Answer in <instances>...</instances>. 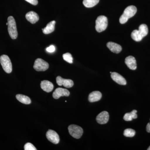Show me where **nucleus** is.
Wrapping results in <instances>:
<instances>
[{
    "label": "nucleus",
    "instance_id": "f257e3e1",
    "mask_svg": "<svg viewBox=\"0 0 150 150\" xmlns=\"http://www.w3.org/2000/svg\"><path fill=\"white\" fill-rule=\"evenodd\" d=\"M137 12V8L135 6H130L127 7L120 17L119 22L121 24H124L128 21L129 18L134 16Z\"/></svg>",
    "mask_w": 150,
    "mask_h": 150
},
{
    "label": "nucleus",
    "instance_id": "f03ea898",
    "mask_svg": "<svg viewBox=\"0 0 150 150\" xmlns=\"http://www.w3.org/2000/svg\"><path fill=\"white\" fill-rule=\"evenodd\" d=\"M8 30L10 36L12 39H16L18 37L16 23L13 17H8Z\"/></svg>",
    "mask_w": 150,
    "mask_h": 150
},
{
    "label": "nucleus",
    "instance_id": "7ed1b4c3",
    "mask_svg": "<svg viewBox=\"0 0 150 150\" xmlns=\"http://www.w3.org/2000/svg\"><path fill=\"white\" fill-rule=\"evenodd\" d=\"M108 19L104 16H100L97 18L96 21V29L98 32L104 31L107 28Z\"/></svg>",
    "mask_w": 150,
    "mask_h": 150
},
{
    "label": "nucleus",
    "instance_id": "20e7f679",
    "mask_svg": "<svg viewBox=\"0 0 150 150\" xmlns=\"http://www.w3.org/2000/svg\"><path fill=\"white\" fill-rule=\"evenodd\" d=\"M0 63L3 69L8 74H10L12 71V65L10 59L8 56L3 55L0 57Z\"/></svg>",
    "mask_w": 150,
    "mask_h": 150
},
{
    "label": "nucleus",
    "instance_id": "39448f33",
    "mask_svg": "<svg viewBox=\"0 0 150 150\" xmlns=\"http://www.w3.org/2000/svg\"><path fill=\"white\" fill-rule=\"evenodd\" d=\"M68 130L70 135L75 139H80L83 134L82 128L77 125H70L68 127Z\"/></svg>",
    "mask_w": 150,
    "mask_h": 150
},
{
    "label": "nucleus",
    "instance_id": "423d86ee",
    "mask_svg": "<svg viewBox=\"0 0 150 150\" xmlns=\"http://www.w3.org/2000/svg\"><path fill=\"white\" fill-rule=\"evenodd\" d=\"M49 64L47 62L41 59L35 60L33 68L37 71H44L48 69Z\"/></svg>",
    "mask_w": 150,
    "mask_h": 150
},
{
    "label": "nucleus",
    "instance_id": "0eeeda50",
    "mask_svg": "<svg viewBox=\"0 0 150 150\" xmlns=\"http://www.w3.org/2000/svg\"><path fill=\"white\" fill-rule=\"evenodd\" d=\"M46 137L48 141L55 144H59L60 141L59 135L53 130H48L46 133Z\"/></svg>",
    "mask_w": 150,
    "mask_h": 150
},
{
    "label": "nucleus",
    "instance_id": "6e6552de",
    "mask_svg": "<svg viewBox=\"0 0 150 150\" xmlns=\"http://www.w3.org/2000/svg\"><path fill=\"white\" fill-rule=\"evenodd\" d=\"M56 83L59 86H64L67 88H71L74 86V82L71 79H66L62 78L60 76H58L56 78Z\"/></svg>",
    "mask_w": 150,
    "mask_h": 150
},
{
    "label": "nucleus",
    "instance_id": "1a4fd4ad",
    "mask_svg": "<svg viewBox=\"0 0 150 150\" xmlns=\"http://www.w3.org/2000/svg\"><path fill=\"white\" fill-rule=\"evenodd\" d=\"M70 92L67 89L58 88L55 90L53 93V97L55 99H57L62 96H69Z\"/></svg>",
    "mask_w": 150,
    "mask_h": 150
},
{
    "label": "nucleus",
    "instance_id": "9d476101",
    "mask_svg": "<svg viewBox=\"0 0 150 150\" xmlns=\"http://www.w3.org/2000/svg\"><path fill=\"white\" fill-rule=\"evenodd\" d=\"M109 115L107 111H103L100 113L97 116V122L100 124H105L107 123L109 120Z\"/></svg>",
    "mask_w": 150,
    "mask_h": 150
},
{
    "label": "nucleus",
    "instance_id": "9b49d317",
    "mask_svg": "<svg viewBox=\"0 0 150 150\" xmlns=\"http://www.w3.org/2000/svg\"><path fill=\"white\" fill-rule=\"evenodd\" d=\"M111 77L112 80L117 83L118 84L121 85H126L127 82L126 79L122 76L116 72H112L111 74Z\"/></svg>",
    "mask_w": 150,
    "mask_h": 150
},
{
    "label": "nucleus",
    "instance_id": "f8f14e48",
    "mask_svg": "<svg viewBox=\"0 0 150 150\" xmlns=\"http://www.w3.org/2000/svg\"><path fill=\"white\" fill-rule=\"evenodd\" d=\"M125 64L130 69L135 70L137 68V61L134 57L129 56L125 59Z\"/></svg>",
    "mask_w": 150,
    "mask_h": 150
},
{
    "label": "nucleus",
    "instance_id": "ddd939ff",
    "mask_svg": "<svg viewBox=\"0 0 150 150\" xmlns=\"http://www.w3.org/2000/svg\"><path fill=\"white\" fill-rule=\"evenodd\" d=\"M25 18L30 23L34 24L39 20V17L36 13L31 11L26 14Z\"/></svg>",
    "mask_w": 150,
    "mask_h": 150
},
{
    "label": "nucleus",
    "instance_id": "4468645a",
    "mask_svg": "<svg viewBox=\"0 0 150 150\" xmlns=\"http://www.w3.org/2000/svg\"><path fill=\"white\" fill-rule=\"evenodd\" d=\"M40 87L44 91L49 93L53 91L54 86L51 82L45 80L41 82Z\"/></svg>",
    "mask_w": 150,
    "mask_h": 150
},
{
    "label": "nucleus",
    "instance_id": "2eb2a0df",
    "mask_svg": "<svg viewBox=\"0 0 150 150\" xmlns=\"http://www.w3.org/2000/svg\"><path fill=\"white\" fill-rule=\"evenodd\" d=\"M107 46L110 51L115 54L120 53L122 50V47L119 44L114 42H108L107 43Z\"/></svg>",
    "mask_w": 150,
    "mask_h": 150
},
{
    "label": "nucleus",
    "instance_id": "dca6fc26",
    "mask_svg": "<svg viewBox=\"0 0 150 150\" xmlns=\"http://www.w3.org/2000/svg\"><path fill=\"white\" fill-rule=\"evenodd\" d=\"M101 97H102V94L100 92L93 91L89 95L88 100L90 102H96L100 100Z\"/></svg>",
    "mask_w": 150,
    "mask_h": 150
},
{
    "label": "nucleus",
    "instance_id": "f3484780",
    "mask_svg": "<svg viewBox=\"0 0 150 150\" xmlns=\"http://www.w3.org/2000/svg\"><path fill=\"white\" fill-rule=\"evenodd\" d=\"M56 21H55L50 22L47 25L46 27L42 29L43 33L45 34H48L54 32L55 30Z\"/></svg>",
    "mask_w": 150,
    "mask_h": 150
},
{
    "label": "nucleus",
    "instance_id": "a211bd4d",
    "mask_svg": "<svg viewBox=\"0 0 150 150\" xmlns=\"http://www.w3.org/2000/svg\"><path fill=\"white\" fill-rule=\"evenodd\" d=\"M16 98L19 101L23 104L28 105L31 103L30 98L24 95L17 94L16 96Z\"/></svg>",
    "mask_w": 150,
    "mask_h": 150
},
{
    "label": "nucleus",
    "instance_id": "6ab92c4d",
    "mask_svg": "<svg viewBox=\"0 0 150 150\" xmlns=\"http://www.w3.org/2000/svg\"><path fill=\"white\" fill-rule=\"evenodd\" d=\"M137 110H134L131 112L126 113L123 117V119L125 121H132L133 119H136L138 117L137 114Z\"/></svg>",
    "mask_w": 150,
    "mask_h": 150
},
{
    "label": "nucleus",
    "instance_id": "aec40b11",
    "mask_svg": "<svg viewBox=\"0 0 150 150\" xmlns=\"http://www.w3.org/2000/svg\"><path fill=\"white\" fill-rule=\"evenodd\" d=\"M131 36L133 40L137 42L141 41L144 38L142 36L139 30H133V32L131 33Z\"/></svg>",
    "mask_w": 150,
    "mask_h": 150
},
{
    "label": "nucleus",
    "instance_id": "412c9836",
    "mask_svg": "<svg viewBox=\"0 0 150 150\" xmlns=\"http://www.w3.org/2000/svg\"><path fill=\"white\" fill-rule=\"evenodd\" d=\"M99 0H83V3L86 7L92 8L99 3Z\"/></svg>",
    "mask_w": 150,
    "mask_h": 150
},
{
    "label": "nucleus",
    "instance_id": "4be33fe9",
    "mask_svg": "<svg viewBox=\"0 0 150 150\" xmlns=\"http://www.w3.org/2000/svg\"><path fill=\"white\" fill-rule=\"evenodd\" d=\"M139 30L143 37L146 36L149 32L147 25L145 24H142L140 25Z\"/></svg>",
    "mask_w": 150,
    "mask_h": 150
},
{
    "label": "nucleus",
    "instance_id": "5701e85b",
    "mask_svg": "<svg viewBox=\"0 0 150 150\" xmlns=\"http://www.w3.org/2000/svg\"><path fill=\"white\" fill-rule=\"evenodd\" d=\"M136 134V131L131 129H126L124 130L123 135L127 137H134Z\"/></svg>",
    "mask_w": 150,
    "mask_h": 150
},
{
    "label": "nucleus",
    "instance_id": "b1692460",
    "mask_svg": "<svg viewBox=\"0 0 150 150\" xmlns=\"http://www.w3.org/2000/svg\"><path fill=\"white\" fill-rule=\"evenodd\" d=\"M63 59L66 62L70 64H72L73 62V58L71 54L69 53H66L63 54Z\"/></svg>",
    "mask_w": 150,
    "mask_h": 150
},
{
    "label": "nucleus",
    "instance_id": "393cba45",
    "mask_svg": "<svg viewBox=\"0 0 150 150\" xmlns=\"http://www.w3.org/2000/svg\"><path fill=\"white\" fill-rule=\"evenodd\" d=\"M25 150H36L37 149L34 146V145L30 143H26L24 146Z\"/></svg>",
    "mask_w": 150,
    "mask_h": 150
},
{
    "label": "nucleus",
    "instance_id": "a878e982",
    "mask_svg": "<svg viewBox=\"0 0 150 150\" xmlns=\"http://www.w3.org/2000/svg\"><path fill=\"white\" fill-rule=\"evenodd\" d=\"M46 51L49 53H53L56 50V48L54 45H51L49 47H47L46 49Z\"/></svg>",
    "mask_w": 150,
    "mask_h": 150
},
{
    "label": "nucleus",
    "instance_id": "bb28decb",
    "mask_svg": "<svg viewBox=\"0 0 150 150\" xmlns=\"http://www.w3.org/2000/svg\"><path fill=\"white\" fill-rule=\"evenodd\" d=\"M25 1L31 4L34 6L37 5L38 4V0H25Z\"/></svg>",
    "mask_w": 150,
    "mask_h": 150
},
{
    "label": "nucleus",
    "instance_id": "cd10ccee",
    "mask_svg": "<svg viewBox=\"0 0 150 150\" xmlns=\"http://www.w3.org/2000/svg\"><path fill=\"white\" fill-rule=\"evenodd\" d=\"M146 131L148 132H149V133H150V122L148 123L147 125Z\"/></svg>",
    "mask_w": 150,
    "mask_h": 150
},
{
    "label": "nucleus",
    "instance_id": "c85d7f7f",
    "mask_svg": "<svg viewBox=\"0 0 150 150\" xmlns=\"http://www.w3.org/2000/svg\"><path fill=\"white\" fill-rule=\"evenodd\" d=\"M148 150H150V146L149 147V148L147 149Z\"/></svg>",
    "mask_w": 150,
    "mask_h": 150
}]
</instances>
